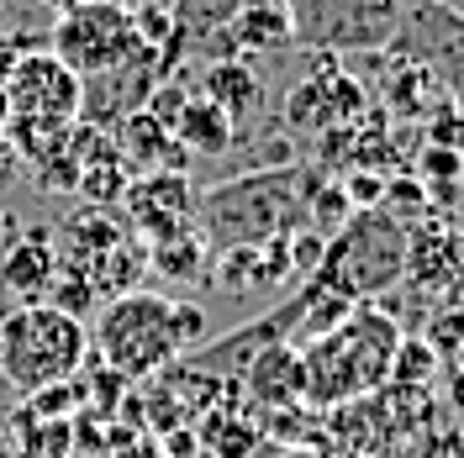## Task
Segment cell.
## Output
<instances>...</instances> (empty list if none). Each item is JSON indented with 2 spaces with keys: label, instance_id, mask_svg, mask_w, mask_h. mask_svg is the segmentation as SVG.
<instances>
[{
  "label": "cell",
  "instance_id": "ba28073f",
  "mask_svg": "<svg viewBox=\"0 0 464 458\" xmlns=\"http://www.w3.org/2000/svg\"><path fill=\"white\" fill-rule=\"evenodd\" d=\"M248 396L264 406H295L306 401V369L295 343H264L248 364Z\"/></svg>",
  "mask_w": 464,
  "mask_h": 458
},
{
  "label": "cell",
  "instance_id": "4fadbf2b",
  "mask_svg": "<svg viewBox=\"0 0 464 458\" xmlns=\"http://www.w3.org/2000/svg\"><path fill=\"white\" fill-rule=\"evenodd\" d=\"M121 158L132 164H153V169H179L190 153L179 148L169 121H159L153 111H132L121 121Z\"/></svg>",
  "mask_w": 464,
  "mask_h": 458
},
{
  "label": "cell",
  "instance_id": "3957f363",
  "mask_svg": "<svg viewBox=\"0 0 464 458\" xmlns=\"http://www.w3.org/2000/svg\"><path fill=\"white\" fill-rule=\"evenodd\" d=\"M85 353L90 327L48 301H22L16 311L0 316V374L22 396H43L53 385H69L85 364Z\"/></svg>",
  "mask_w": 464,
  "mask_h": 458
},
{
  "label": "cell",
  "instance_id": "5bb4252c",
  "mask_svg": "<svg viewBox=\"0 0 464 458\" xmlns=\"http://www.w3.org/2000/svg\"><path fill=\"white\" fill-rule=\"evenodd\" d=\"M196 443H201L206 453H217V458H248L264 443V432L254 427L248 416L232 422L227 411H211V416L201 422V437H196Z\"/></svg>",
  "mask_w": 464,
  "mask_h": 458
},
{
  "label": "cell",
  "instance_id": "e0dca14e",
  "mask_svg": "<svg viewBox=\"0 0 464 458\" xmlns=\"http://www.w3.org/2000/svg\"><path fill=\"white\" fill-rule=\"evenodd\" d=\"M48 306H58V311H69V316H80L85 321L90 306H95V285H90V274L85 269H58L53 280H48V295H43Z\"/></svg>",
  "mask_w": 464,
  "mask_h": 458
},
{
  "label": "cell",
  "instance_id": "7a4b0ae2",
  "mask_svg": "<svg viewBox=\"0 0 464 458\" xmlns=\"http://www.w3.org/2000/svg\"><path fill=\"white\" fill-rule=\"evenodd\" d=\"M401 348V332L385 311H348L343 327H327L322 338L301 343L306 369V401L312 406H343L364 390H375L391 374V358Z\"/></svg>",
  "mask_w": 464,
  "mask_h": 458
},
{
  "label": "cell",
  "instance_id": "8992f818",
  "mask_svg": "<svg viewBox=\"0 0 464 458\" xmlns=\"http://www.w3.org/2000/svg\"><path fill=\"white\" fill-rule=\"evenodd\" d=\"M0 100H5V127H74L85 80L43 48L11 63V74L0 80Z\"/></svg>",
  "mask_w": 464,
  "mask_h": 458
},
{
  "label": "cell",
  "instance_id": "cb8c5ba5",
  "mask_svg": "<svg viewBox=\"0 0 464 458\" xmlns=\"http://www.w3.org/2000/svg\"><path fill=\"white\" fill-rule=\"evenodd\" d=\"M375 5H396V0H375Z\"/></svg>",
  "mask_w": 464,
  "mask_h": 458
},
{
  "label": "cell",
  "instance_id": "7402d4cb",
  "mask_svg": "<svg viewBox=\"0 0 464 458\" xmlns=\"http://www.w3.org/2000/svg\"><path fill=\"white\" fill-rule=\"evenodd\" d=\"M43 5H48V11H53V16H58V11H74L80 0H43Z\"/></svg>",
  "mask_w": 464,
  "mask_h": 458
},
{
  "label": "cell",
  "instance_id": "d6986e66",
  "mask_svg": "<svg viewBox=\"0 0 464 458\" xmlns=\"http://www.w3.org/2000/svg\"><path fill=\"white\" fill-rule=\"evenodd\" d=\"M428 138H433V148H454V153H464V116L454 111V106H449V111H433Z\"/></svg>",
  "mask_w": 464,
  "mask_h": 458
},
{
  "label": "cell",
  "instance_id": "6da1fadb",
  "mask_svg": "<svg viewBox=\"0 0 464 458\" xmlns=\"http://www.w3.org/2000/svg\"><path fill=\"white\" fill-rule=\"evenodd\" d=\"M201 332L206 316L190 301H169V295H153V290H127V295H111L101 306L90 343H95L106 369L132 385V379H153Z\"/></svg>",
  "mask_w": 464,
  "mask_h": 458
},
{
  "label": "cell",
  "instance_id": "ac0fdd59",
  "mask_svg": "<svg viewBox=\"0 0 464 458\" xmlns=\"http://www.w3.org/2000/svg\"><path fill=\"white\" fill-rule=\"evenodd\" d=\"M433 369H438V348L433 343H417V338H401L396 358H391V374H396L401 385H428Z\"/></svg>",
  "mask_w": 464,
  "mask_h": 458
},
{
  "label": "cell",
  "instance_id": "9c48e42d",
  "mask_svg": "<svg viewBox=\"0 0 464 458\" xmlns=\"http://www.w3.org/2000/svg\"><path fill=\"white\" fill-rule=\"evenodd\" d=\"M227 32L254 53H280V48L295 43L301 27H295V5L290 0H243L227 16Z\"/></svg>",
  "mask_w": 464,
  "mask_h": 458
},
{
  "label": "cell",
  "instance_id": "2e32d148",
  "mask_svg": "<svg viewBox=\"0 0 464 458\" xmlns=\"http://www.w3.org/2000/svg\"><path fill=\"white\" fill-rule=\"evenodd\" d=\"M464 174V153H454V148H428L422 158H417V185L433 196V201H443L454 185H459Z\"/></svg>",
  "mask_w": 464,
  "mask_h": 458
},
{
  "label": "cell",
  "instance_id": "277c9868",
  "mask_svg": "<svg viewBox=\"0 0 464 458\" xmlns=\"http://www.w3.org/2000/svg\"><path fill=\"white\" fill-rule=\"evenodd\" d=\"M406 248H411V237L401 232V222H396L391 211L370 205V211L353 216L343 227V237L333 243L322 280L338 285L343 295H375V290L396 285L406 274Z\"/></svg>",
  "mask_w": 464,
  "mask_h": 458
},
{
  "label": "cell",
  "instance_id": "8fae6325",
  "mask_svg": "<svg viewBox=\"0 0 464 458\" xmlns=\"http://www.w3.org/2000/svg\"><path fill=\"white\" fill-rule=\"evenodd\" d=\"M174 138H179L185 153H196V158H222L237 143V121L222 106H211L206 95H190L179 106V116H174Z\"/></svg>",
  "mask_w": 464,
  "mask_h": 458
},
{
  "label": "cell",
  "instance_id": "44dd1931",
  "mask_svg": "<svg viewBox=\"0 0 464 458\" xmlns=\"http://www.w3.org/2000/svg\"><path fill=\"white\" fill-rule=\"evenodd\" d=\"M280 458H327L322 448H290V453H280Z\"/></svg>",
  "mask_w": 464,
  "mask_h": 458
},
{
  "label": "cell",
  "instance_id": "603a6c76",
  "mask_svg": "<svg viewBox=\"0 0 464 458\" xmlns=\"http://www.w3.org/2000/svg\"><path fill=\"white\" fill-rule=\"evenodd\" d=\"M5 232H11V216H5V211H0V237H5Z\"/></svg>",
  "mask_w": 464,
  "mask_h": 458
},
{
  "label": "cell",
  "instance_id": "9a60e30c",
  "mask_svg": "<svg viewBox=\"0 0 464 458\" xmlns=\"http://www.w3.org/2000/svg\"><path fill=\"white\" fill-rule=\"evenodd\" d=\"M201 243H196V232H179V237H164V243H153L148 248V269L153 274H164V280H196V269H201Z\"/></svg>",
  "mask_w": 464,
  "mask_h": 458
},
{
  "label": "cell",
  "instance_id": "d4e9b609",
  "mask_svg": "<svg viewBox=\"0 0 464 458\" xmlns=\"http://www.w3.org/2000/svg\"><path fill=\"white\" fill-rule=\"evenodd\" d=\"M116 5H132V0H116Z\"/></svg>",
  "mask_w": 464,
  "mask_h": 458
},
{
  "label": "cell",
  "instance_id": "7c38bea8",
  "mask_svg": "<svg viewBox=\"0 0 464 458\" xmlns=\"http://www.w3.org/2000/svg\"><path fill=\"white\" fill-rule=\"evenodd\" d=\"M201 95L211 100V106H222V111L243 127L248 116L264 106V85H259V74L248 69V63H237V58H217L211 69H206V80H201Z\"/></svg>",
  "mask_w": 464,
  "mask_h": 458
},
{
  "label": "cell",
  "instance_id": "5b68a950",
  "mask_svg": "<svg viewBox=\"0 0 464 458\" xmlns=\"http://www.w3.org/2000/svg\"><path fill=\"white\" fill-rule=\"evenodd\" d=\"M138 48L143 37L132 27V5H116V0H80L74 11H58L53 32H48V53L63 58L80 80L116 69Z\"/></svg>",
  "mask_w": 464,
  "mask_h": 458
},
{
  "label": "cell",
  "instance_id": "52a82bcc",
  "mask_svg": "<svg viewBox=\"0 0 464 458\" xmlns=\"http://www.w3.org/2000/svg\"><path fill=\"white\" fill-rule=\"evenodd\" d=\"M121 205H127V222L143 232L148 243L196 232V190L179 169H153V179H132L121 190Z\"/></svg>",
  "mask_w": 464,
  "mask_h": 458
},
{
  "label": "cell",
  "instance_id": "30bf717a",
  "mask_svg": "<svg viewBox=\"0 0 464 458\" xmlns=\"http://www.w3.org/2000/svg\"><path fill=\"white\" fill-rule=\"evenodd\" d=\"M53 274H58V248L43 227L27 232V237L5 253V263H0V285L11 290V295H22V301H43Z\"/></svg>",
  "mask_w": 464,
  "mask_h": 458
},
{
  "label": "cell",
  "instance_id": "ffe728a7",
  "mask_svg": "<svg viewBox=\"0 0 464 458\" xmlns=\"http://www.w3.org/2000/svg\"><path fill=\"white\" fill-rule=\"evenodd\" d=\"M449 396H454V406H459V411H464V369L454 374V379H449Z\"/></svg>",
  "mask_w": 464,
  "mask_h": 458
}]
</instances>
